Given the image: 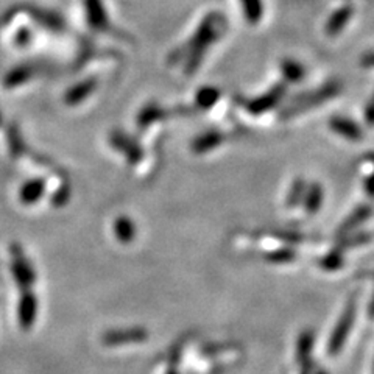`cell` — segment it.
Wrapping results in <instances>:
<instances>
[{
  "mask_svg": "<svg viewBox=\"0 0 374 374\" xmlns=\"http://www.w3.org/2000/svg\"><path fill=\"white\" fill-rule=\"evenodd\" d=\"M147 338V333L143 329H126V330H111L103 337L106 345H123L142 342Z\"/></svg>",
  "mask_w": 374,
  "mask_h": 374,
  "instance_id": "8992f818",
  "label": "cell"
},
{
  "mask_svg": "<svg viewBox=\"0 0 374 374\" xmlns=\"http://www.w3.org/2000/svg\"><path fill=\"white\" fill-rule=\"evenodd\" d=\"M19 320L24 329H29L31 326L33 320H35V301H33V298H27L21 304Z\"/></svg>",
  "mask_w": 374,
  "mask_h": 374,
  "instance_id": "4fadbf2b",
  "label": "cell"
},
{
  "mask_svg": "<svg viewBox=\"0 0 374 374\" xmlns=\"http://www.w3.org/2000/svg\"><path fill=\"white\" fill-rule=\"evenodd\" d=\"M368 315H370V318H374V296H373V300H371V303H370Z\"/></svg>",
  "mask_w": 374,
  "mask_h": 374,
  "instance_id": "ffe728a7",
  "label": "cell"
},
{
  "mask_svg": "<svg viewBox=\"0 0 374 374\" xmlns=\"http://www.w3.org/2000/svg\"><path fill=\"white\" fill-rule=\"evenodd\" d=\"M365 118H367V122L370 125H374V100L367 108H365Z\"/></svg>",
  "mask_w": 374,
  "mask_h": 374,
  "instance_id": "ac0fdd59",
  "label": "cell"
},
{
  "mask_svg": "<svg viewBox=\"0 0 374 374\" xmlns=\"http://www.w3.org/2000/svg\"><path fill=\"white\" fill-rule=\"evenodd\" d=\"M305 189H308V184L304 183V180H296L293 183L290 192H288V195H287V205H288V208H295V206L300 205V203L304 198Z\"/></svg>",
  "mask_w": 374,
  "mask_h": 374,
  "instance_id": "7c38bea8",
  "label": "cell"
},
{
  "mask_svg": "<svg viewBox=\"0 0 374 374\" xmlns=\"http://www.w3.org/2000/svg\"><path fill=\"white\" fill-rule=\"evenodd\" d=\"M312 350H313V333L310 330H304L300 335L298 342H296V359L300 363L312 362Z\"/></svg>",
  "mask_w": 374,
  "mask_h": 374,
  "instance_id": "ba28073f",
  "label": "cell"
},
{
  "mask_svg": "<svg viewBox=\"0 0 374 374\" xmlns=\"http://www.w3.org/2000/svg\"><path fill=\"white\" fill-rule=\"evenodd\" d=\"M350 16H351V11L350 10H342V11H338L333 19L329 21L328 24V33L329 35H335V33H338L340 30L343 29V25L345 22L350 19Z\"/></svg>",
  "mask_w": 374,
  "mask_h": 374,
  "instance_id": "9a60e30c",
  "label": "cell"
},
{
  "mask_svg": "<svg viewBox=\"0 0 374 374\" xmlns=\"http://www.w3.org/2000/svg\"><path fill=\"white\" fill-rule=\"evenodd\" d=\"M303 201H304V209L309 216L317 214L323 203V187L318 183L308 186Z\"/></svg>",
  "mask_w": 374,
  "mask_h": 374,
  "instance_id": "52a82bcc",
  "label": "cell"
},
{
  "mask_svg": "<svg viewBox=\"0 0 374 374\" xmlns=\"http://www.w3.org/2000/svg\"><path fill=\"white\" fill-rule=\"evenodd\" d=\"M320 267L323 270H328V271H335L340 270L343 267V256H342V251L338 250H333L330 253H328L325 258L320 259Z\"/></svg>",
  "mask_w": 374,
  "mask_h": 374,
  "instance_id": "8fae6325",
  "label": "cell"
},
{
  "mask_svg": "<svg viewBox=\"0 0 374 374\" xmlns=\"http://www.w3.org/2000/svg\"><path fill=\"white\" fill-rule=\"evenodd\" d=\"M313 374H328V371H326V370H321V368H315Z\"/></svg>",
  "mask_w": 374,
  "mask_h": 374,
  "instance_id": "44dd1931",
  "label": "cell"
},
{
  "mask_svg": "<svg viewBox=\"0 0 374 374\" xmlns=\"http://www.w3.org/2000/svg\"><path fill=\"white\" fill-rule=\"evenodd\" d=\"M329 126L334 133L343 136V138L348 141L357 142V141H362L363 138L362 128L354 121H351V118L335 116L329 121Z\"/></svg>",
  "mask_w": 374,
  "mask_h": 374,
  "instance_id": "3957f363",
  "label": "cell"
},
{
  "mask_svg": "<svg viewBox=\"0 0 374 374\" xmlns=\"http://www.w3.org/2000/svg\"><path fill=\"white\" fill-rule=\"evenodd\" d=\"M343 91V84L340 81H329L325 86H321L317 91L312 92H305L301 94V96H296L292 101V105L288 106L283 117H293L296 114H301L304 111H308L310 108H315L325 103V101L337 97L340 92Z\"/></svg>",
  "mask_w": 374,
  "mask_h": 374,
  "instance_id": "6da1fadb",
  "label": "cell"
},
{
  "mask_svg": "<svg viewBox=\"0 0 374 374\" xmlns=\"http://www.w3.org/2000/svg\"><path fill=\"white\" fill-rule=\"evenodd\" d=\"M367 161L370 164L374 166V153H370V155L367 156ZM365 189H367L370 197L374 198V170H373V173L367 178V181H365Z\"/></svg>",
  "mask_w": 374,
  "mask_h": 374,
  "instance_id": "e0dca14e",
  "label": "cell"
},
{
  "mask_svg": "<svg viewBox=\"0 0 374 374\" xmlns=\"http://www.w3.org/2000/svg\"><path fill=\"white\" fill-rule=\"evenodd\" d=\"M296 258V254L293 250H280L276 251L273 254H270L268 259L273 261V262H279V263H284V262H292Z\"/></svg>",
  "mask_w": 374,
  "mask_h": 374,
  "instance_id": "2e32d148",
  "label": "cell"
},
{
  "mask_svg": "<svg viewBox=\"0 0 374 374\" xmlns=\"http://www.w3.org/2000/svg\"><path fill=\"white\" fill-rule=\"evenodd\" d=\"M242 10L248 22H258L262 16L261 0H241Z\"/></svg>",
  "mask_w": 374,
  "mask_h": 374,
  "instance_id": "9c48e42d",
  "label": "cell"
},
{
  "mask_svg": "<svg viewBox=\"0 0 374 374\" xmlns=\"http://www.w3.org/2000/svg\"><path fill=\"white\" fill-rule=\"evenodd\" d=\"M355 312H357V298L353 295L350 301H348L346 308L342 313V317L337 321V326L334 328L333 334H330L329 343H328V353L329 355H337L346 342L348 334L351 333L353 325L355 321Z\"/></svg>",
  "mask_w": 374,
  "mask_h": 374,
  "instance_id": "7a4b0ae2",
  "label": "cell"
},
{
  "mask_svg": "<svg viewBox=\"0 0 374 374\" xmlns=\"http://www.w3.org/2000/svg\"><path fill=\"white\" fill-rule=\"evenodd\" d=\"M284 94H285V88L283 86V84H279V86L271 89L268 94H266V96H262L258 100L251 101V103L248 105V109L253 114L266 113L268 111V109H271L275 105L279 103V100L283 98Z\"/></svg>",
  "mask_w": 374,
  "mask_h": 374,
  "instance_id": "5b68a950",
  "label": "cell"
},
{
  "mask_svg": "<svg viewBox=\"0 0 374 374\" xmlns=\"http://www.w3.org/2000/svg\"><path fill=\"white\" fill-rule=\"evenodd\" d=\"M283 74L285 76V80L296 83V81H301L304 79V69L303 66L295 63V61H284L283 64Z\"/></svg>",
  "mask_w": 374,
  "mask_h": 374,
  "instance_id": "5bb4252c",
  "label": "cell"
},
{
  "mask_svg": "<svg viewBox=\"0 0 374 374\" xmlns=\"http://www.w3.org/2000/svg\"><path fill=\"white\" fill-rule=\"evenodd\" d=\"M167 374H176V371H173V370H168V373Z\"/></svg>",
  "mask_w": 374,
  "mask_h": 374,
  "instance_id": "603a6c76",
  "label": "cell"
},
{
  "mask_svg": "<svg viewBox=\"0 0 374 374\" xmlns=\"http://www.w3.org/2000/svg\"><path fill=\"white\" fill-rule=\"evenodd\" d=\"M362 66L363 67H374V52L367 54L362 58Z\"/></svg>",
  "mask_w": 374,
  "mask_h": 374,
  "instance_id": "d6986e66",
  "label": "cell"
},
{
  "mask_svg": "<svg viewBox=\"0 0 374 374\" xmlns=\"http://www.w3.org/2000/svg\"><path fill=\"white\" fill-rule=\"evenodd\" d=\"M371 241V234L370 233H362V234H355V236H346L342 237V239H338V243L335 246V250L338 251H343L346 248H351V246H357V245H363Z\"/></svg>",
  "mask_w": 374,
  "mask_h": 374,
  "instance_id": "30bf717a",
  "label": "cell"
},
{
  "mask_svg": "<svg viewBox=\"0 0 374 374\" xmlns=\"http://www.w3.org/2000/svg\"><path fill=\"white\" fill-rule=\"evenodd\" d=\"M363 276H368V278H373V279H374V271H371L370 275H363Z\"/></svg>",
  "mask_w": 374,
  "mask_h": 374,
  "instance_id": "7402d4cb",
  "label": "cell"
},
{
  "mask_svg": "<svg viewBox=\"0 0 374 374\" xmlns=\"http://www.w3.org/2000/svg\"><path fill=\"white\" fill-rule=\"evenodd\" d=\"M371 216V208L368 205H362L359 208H355L350 216L345 218V222L342 223V226L338 228L337 231V237L338 239H342V237L350 236L353 231H355L357 228H359L362 223L367 222Z\"/></svg>",
  "mask_w": 374,
  "mask_h": 374,
  "instance_id": "277c9868",
  "label": "cell"
}]
</instances>
